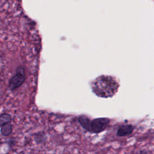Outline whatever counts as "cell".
<instances>
[{"instance_id":"obj_1","label":"cell","mask_w":154,"mask_h":154,"mask_svg":"<svg viewBox=\"0 0 154 154\" xmlns=\"http://www.w3.org/2000/svg\"><path fill=\"white\" fill-rule=\"evenodd\" d=\"M119 87V84L116 79L108 75L97 77L91 84L93 92L98 97L103 98L112 97L117 93Z\"/></svg>"},{"instance_id":"obj_2","label":"cell","mask_w":154,"mask_h":154,"mask_svg":"<svg viewBox=\"0 0 154 154\" xmlns=\"http://www.w3.org/2000/svg\"><path fill=\"white\" fill-rule=\"evenodd\" d=\"M110 122L111 120L106 117H99L91 120V133L98 134L103 131Z\"/></svg>"},{"instance_id":"obj_3","label":"cell","mask_w":154,"mask_h":154,"mask_svg":"<svg viewBox=\"0 0 154 154\" xmlns=\"http://www.w3.org/2000/svg\"><path fill=\"white\" fill-rule=\"evenodd\" d=\"M25 73L24 68L22 66L17 68L14 76L12 77L9 82V88L11 90H14L19 87L25 81Z\"/></svg>"},{"instance_id":"obj_4","label":"cell","mask_w":154,"mask_h":154,"mask_svg":"<svg viewBox=\"0 0 154 154\" xmlns=\"http://www.w3.org/2000/svg\"><path fill=\"white\" fill-rule=\"evenodd\" d=\"M134 129V126L131 124L122 125L118 128L116 135L117 137H125L131 135Z\"/></svg>"},{"instance_id":"obj_5","label":"cell","mask_w":154,"mask_h":154,"mask_svg":"<svg viewBox=\"0 0 154 154\" xmlns=\"http://www.w3.org/2000/svg\"><path fill=\"white\" fill-rule=\"evenodd\" d=\"M78 120L81 127L85 131L91 132V120L84 115H81L78 117Z\"/></svg>"},{"instance_id":"obj_6","label":"cell","mask_w":154,"mask_h":154,"mask_svg":"<svg viewBox=\"0 0 154 154\" xmlns=\"http://www.w3.org/2000/svg\"><path fill=\"white\" fill-rule=\"evenodd\" d=\"M11 121V117L9 114L3 113L0 115V127L2 126L10 123Z\"/></svg>"},{"instance_id":"obj_7","label":"cell","mask_w":154,"mask_h":154,"mask_svg":"<svg viewBox=\"0 0 154 154\" xmlns=\"http://www.w3.org/2000/svg\"><path fill=\"white\" fill-rule=\"evenodd\" d=\"M12 132V126L8 123L1 127V133L4 136L9 135Z\"/></svg>"},{"instance_id":"obj_8","label":"cell","mask_w":154,"mask_h":154,"mask_svg":"<svg viewBox=\"0 0 154 154\" xmlns=\"http://www.w3.org/2000/svg\"><path fill=\"white\" fill-rule=\"evenodd\" d=\"M34 139L37 144H42L46 141L47 137L44 134H38L35 135Z\"/></svg>"}]
</instances>
